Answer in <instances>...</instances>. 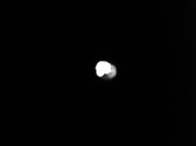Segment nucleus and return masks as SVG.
Here are the masks:
<instances>
[{"label":"nucleus","mask_w":196,"mask_h":146,"mask_svg":"<svg viewBox=\"0 0 196 146\" xmlns=\"http://www.w3.org/2000/svg\"><path fill=\"white\" fill-rule=\"evenodd\" d=\"M111 65L107 62L101 61L96 65V73L99 77H102L105 74H108L111 70Z\"/></svg>","instance_id":"obj_1"},{"label":"nucleus","mask_w":196,"mask_h":146,"mask_svg":"<svg viewBox=\"0 0 196 146\" xmlns=\"http://www.w3.org/2000/svg\"><path fill=\"white\" fill-rule=\"evenodd\" d=\"M108 74H109V76L110 77H112L113 76H115V75L116 74V70H115V67L111 66V72H110Z\"/></svg>","instance_id":"obj_2"}]
</instances>
